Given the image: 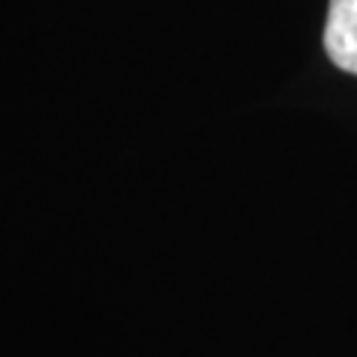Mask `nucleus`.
Segmentation results:
<instances>
[{"label": "nucleus", "instance_id": "obj_1", "mask_svg": "<svg viewBox=\"0 0 357 357\" xmlns=\"http://www.w3.org/2000/svg\"><path fill=\"white\" fill-rule=\"evenodd\" d=\"M325 51L337 69L357 75V0H331Z\"/></svg>", "mask_w": 357, "mask_h": 357}]
</instances>
